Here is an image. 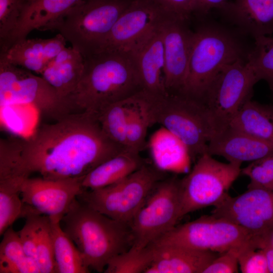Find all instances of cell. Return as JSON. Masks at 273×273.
Instances as JSON below:
<instances>
[{"instance_id":"6da1fadb","label":"cell","mask_w":273,"mask_h":273,"mask_svg":"<svg viewBox=\"0 0 273 273\" xmlns=\"http://www.w3.org/2000/svg\"><path fill=\"white\" fill-rule=\"evenodd\" d=\"M15 140L24 172L50 179L83 178L125 148L111 140L87 111L69 113Z\"/></svg>"},{"instance_id":"7a4b0ae2","label":"cell","mask_w":273,"mask_h":273,"mask_svg":"<svg viewBox=\"0 0 273 273\" xmlns=\"http://www.w3.org/2000/svg\"><path fill=\"white\" fill-rule=\"evenodd\" d=\"M81 78L68 100L74 112L98 113L114 103L142 89L133 60L118 53H100L84 57Z\"/></svg>"},{"instance_id":"3957f363","label":"cell","mask_w":273,"mask_h":273,"mask_svg":"<svg viewBox=\"0 0 273 273\" xmlns=\"http://www.w3.org/2000/svg\"><path fill=\"white\" fill-rule=\"evenodd\" d=\"M61 222L89 268L104 272L108 262L132 245L129 224L76 199Z\"/></svg>"},{"instance_id":"277c9868","label":"cell","mask_w":273,"mask_h":273,"mask_svg":"<svg viewBox=\"0 0 273 273\" xmlns=\"http://www.w3.org/2000/svg\"><path fill=\"white\" fill-rule=\"evenodd\" d=\"M137 97L150 125L159 124L178 138L192 160L207 152L215 131L202 102L184 94L156 95L143 89Z\"/></svg>"},{"instance_id":"5b68a950","label":"cell","mask_w":273,"mask_h":273,"mask_svg":"<svg viewBox=\"0 0 273 273\" xmlns=\"http://www.w3.org/2000/svg\"><path fill=\"white\" fill-rule=\"evenodd\" d=\"M246 49L234 31L215 24L205 25L193 32L186 85L183 93L203 101L215 77L226 65L247 60Z\"/></svg>"},{"instance_id":"8992f818","label":"cell","mask_w":273,"mask_h":273,"mask_svg":"<svg viewBox=\"0 0 273 273\" xmlns=\"http://www.w3.org/2000/svg\"><path fill=\"white\" fill-rule=\"evenodd\" d=\"M127 0H82L57 20L49 30L58 31L85 56L110 31L127 7Z\"/></svg>"},{"instance_id":"52a82bcc","label":"cell","mask_w":273,"mask_h":273,"mask_svg":"<svg viewBox=\"0 0 273 273\" xmlns=\"http://www.w3.org/2000/svg\"><path fill=\"white\" fill-rule=\"evenodd\" d=\"M160 177L156 169L145 163L117 183L96 190H84L77 199L102 214L129 224Z\"/></svg>"},{"instance_id":"ba28073f","label":"cell","mask_w":273,"mask_h":273,"mask_svg":"<svg viewBox=\"0 0 273 273\" xmlns=\"http://www.w3.org/2000/svg\"><path fill=\"white\" fill-rule=\"evenodd\" d=\"M151 244L180 246L218 253L249 246L259 249L258 242L244 229L212 214L175 226Z\"/></svg>"},{"instance_id":"9c48e42d","label":"cell","mask_w":273,"mask_h":273,"mask_svg":"<svg viewBox=\"0 0 273 273\" xmlns=\"http://www.w3.org/2000/svg\"><path fill=\"white\" fill-rule=\"evenodd\" d=\"M241 164L224 163L205 153L180 181V218L203 208L217 206L241 173Z\"/></svg>"},{"instance_id":"30bf717a","label":"cell","mask_w":273,"mask_h":273,"mask_svg":"<svg viewBox=\"0 0 273 273\" xmlns=\"http://www.w3.org/2000/svg\"><path fill=\"white\" fill-rule=\"evenodd\" d=\"M0 104L1 107L31 105L55 120L73 112L68 100L62 98L41 76L2 57Z\"/></svg>"},{"instance_id":"8fae6325","label":"cell","mask_w":273,"mask_h":273,"mask_svg":"<svg viewBox=\"0 0 273 273\" xmlns=\"http://www.w3.org/2000/svg\"><path fill=\"white\" fill-rule=\"evenodd\" d=\"M246 60L224 66L209 86L202 102L207 109L215 134L226 127L248 100L258 82Z\"/></svg>"},{"instance_id":"7c38bea8","label":"cell","mask_w":273,"mask_h":273,"mask_svg":"<svg viewBox=\"0 0 273 273\" xmlns=\"http://www.w3.org/2000/svg\"><path fill=\"white\" fill-rule=\"evenodd\" d=\"M180 181L171 178L157 183L129 223L131 247L145 248L176 226L181 218Z\"/></svg>"},{"instance_id":"4fadbf2b","label":"cell","mask_w":273,"mask_h":273,"mask_svg":"<svg viewBox=\"0 0 273 273\" xmlns=\"http://www.w3.org/2000/svg\"><path fill=\"white\" fill-rule=\"evenodd\" d=\"M168 16L153 0H132L87 55L110 52L130 55Z\"/></svg>"},{"instance_id":"5bb4252c","label":"cell","mask_w":273,"mask_h":273,"mask_svg":"<svg viewBox=\"0 0 273 273\" xmlns=\"http://www.w3.org/2000/svg\"><path fill=\"white\" fill-rule=\"evenodd\" d=\"M214 207L212 215L244 229L258 242L260 249L270 243L273 232V190L247 188L238 196L229 195Z\"/></svg>"},{"instance_id":"9a60e30c","label":"cell","mask_w":273,"mask_h":273,"mask_svg":"<svg viewBox=\"0 0 273 273\" xmlns=\"http://www.w3.org/2000/svg\"><path fill=\"white\" fill-rule=\"evenodd\" d=\"M83 178L50 179L29 177L22 185L21 197L23 203L36 213L61 221L85 190L82 186Z\"/></svg>"},{"instance_id":"2e32d148","label":"cell","mask_w":273,"mask_h":273,"mask_svg":"<svg viewBox=\"0 0 273 273\" xmlns=\"http://www.w3.org/2000/svg\"><path fill=\"white\" fill-rule=\"evenodd\" d=\"M185 22L168 16L161 24L164 85L169 94H183L187 83L193 32L186 27Z\"/></svg>"},{"instance_id":"e0dca14e","label":"cell","mask_w":273,"mask_h":273,"mask_svg":"<svg viewBox=\"0 0 273 273\" xmlns=\"http://www.w3.org/2000/svg\"><path fill=\"white\" fill-rule=\"evenodd\" d=\"M207 153L229 162H252L273 153V144L256 139L230 125L216 133L208 144Z\"/></svg>"},{"instance_id":"ac0fdd59","label":"cell","mask_w":273,"mask_h":273,"mask_svg":"<svg viewBox=\"0 0 273 273\" xmlns=\"http://www.w3.org/2000/svg\"><path fill=\"white\" fill-rule=\"evenodd\" d=\"M66 41L60 33L48 39L25 38L1 49L0 57L14 65L41 75L50 62L66 47Z\"/></svg>"},{"instance_id":"d6986e66","label":"cell","mask_w":273,"mask_h":273,"mask_svg":"<svg viewBox=\"0 0 273 273\" xmlns=\"http://www.w3.org/2000/svg\"><path fill=\"white\" fill-rule=\"evenodd\" d=\"M162 23L129 55L137 68L142 89L156 95L167 93L164 85L165 61Z\"/></svg>"},{"instance_id":"ffe728a7","label":"cell","mask_w":273,"mask_h":273,"mask_svg":"<svg viewBox=\"0 0 273 273\" xmlns=\"http://www.w3.org/2000/svg\"><path fill=\"white\" fill-rule=\"evenodd\" d=\"M219 10L241 33L254 39L273 34V0H234Z\"/></svg>"},{"instance_id":"44dd1931","label":"cell","mask_w":273,"mask_h":273,"mask_svg":"<svg viewBox=\"0 0 273 273\" xmlns=\"http://www.w3.org/2000/svg\"><path fill=\"white\" fill-rule=\"evenodd\" d=\"M150 245L154 257L145 273H202L219 254L180 246Z\"/></svg>"},{"instance_id":"7402d4cb","label":"cell","mask_w":273,"mask_h":273,"mask_svg":"<svg viewBox=\"0 0 273 273\" xmlns=\"http://www.w3.org/2000/svg\"><path fill=\"white\" fill-rule=\"evenodd\" d=\"M82 0H30L24 7L20 22L8 44L26 38L34 30H49L59 18Z\"/></svg>"},{"instance_id":"603a6c76","label":"cell","mask_w":273,"mask_h":273,"mask_svg":"<svg viewBox=\"0 0 273 273\" xmlns=\"http://www.w3.org/2000/svg\"><path fill=\"white\" fill-rule=\"evenodd\" d=\"M84 67L82 54L72 46L66 47L50 62L40 75L62 98L68 100L81 78Z\"/></svg>"},{"instance_id":"cb8c5ba5","label":"cell","mask_w":273,"mask_h":273,"mask_svg":"<svg viewBox=\"0 0 273 273\" xmlns=\"http://www.w3.org/2000/svg\"><path fill=\"white\" fill-rule=\"evenodd\" d=\"M149 147L152 159L160 170L184 173L189 169L192 159L187 147L165 128L161 126L153 133Z\"/></svg>"},{"instance_id":"d4e9b609","label":"cell","mask_w":273,"mask_h":273,"mask_svg":"<svg viewBox=\"0 0 273 273\" xmlns=\"http://www.w3.org/2000/svg\"><path fill=\"white\" fill-rule=\"evenodd\" d=\"M145 164L140 153L125 148L96 167L82 180L84 189L96 190L117 183Z\"/></svg>"},{"instance_id":"484cf974","label":"cell","mask_w":273,"mask_h":273,"mask_svg":"<svg viewBox=\"0 0 273 273\" xmlns=\"http://www.w3.org/2000/svg\"><path fill=\"white\" fill-rule=\"evenodd\" d=\"M229 125L273 144V105L250 99L242 106Z\"/></svg>"},{"instance_id":"4316f807","label":"cell","mask_w":273,"mask_h":273,"mask_svg":"<svg viewBox=\"0 0 273 273\" xmlns=\"http://www.w3.org/2000/svg\"><path fill=\"white\" fill-rule=\"evenodd\" d=\"M50 220L56 272H89L81 253L63 230L61 221L52 218Z\"/></svg>"},{"instance_id":"83f0119b","label":"cell","mask_w":273,"mask_h":273,"mask_svg":"<svg viewBox=\"0 0 273 273\" xmlns=\"http://www.w3.org/2000/svg\"><path fill=\"white\" fill-rule=\"evenodd\" d=\"M2 236L1 273H40L36 260L26 255L18 232L11 226Z\"/></svg>"},{"instance_id":"f1b7e54d","label":"cell","mask_w":273,"mask_h":273,"mask_svg":"<svg viewBox=\"0 0 273 273\" xmlns=\"http://www.w3.org/2000/svg\"><path fill=\"white\" fill-rule=\"evenodd\" d=\"M135 95L109 105L95 115L106 135L125 148L128 117L134 102Z\"/></svg>"},{"instance_id":"f546056e","label":"cell","mask_w":273,"mask_h":273,"mask_svg":"<svg viewBox=\"0 0 273 273\" xmlns=\"http://www.w3.org/2000/svg\"><path fill=\"white\" fill-rule=\"evenodd\" d=\"M154 257L151 245L138 249L131 247L128 250L115 256L108 263L105 273H145Z\"/></svg>"},{"instance_id":"4dcf8cb0","label":"cell","mask_w":273,"mask_h":273,"mask_svg":"<svg viewBox=\"0 0 273 273\" xmlns=\"http://www.w3.org/2000/svg\"><path fill=\"white\" fill-rule=\"evenodd\" d=\"M247 61L258 81H265L273 92V37L262 36L255 38Z\"/></svg>"},{"instance_id":"1f68e13d","label":"cell","mask_w":273,"mask_h":273,"mask_svg":"<svg viewBox=\"0 0 273 273\" xmlns=\"http://www.w3.org/2000/svg\"><path fill=\"white\" fill-rule=\"evenodd\" d=\"M135 95L134 102L129 111L126 131V148L140 153L146 145V134L150 126Z\"/></svg>"},{"instance_id":"d6a6232c","label":"cell","mask_w":273,"mask_h":273,"mask_svg":"<svg viewBox=\"0 0 273 273\" xmlns=\"http://www.w3.org/2000/svg\"><path fill=\"white\" fill-rule=\"evenodd\" d=\"M36 261L40 273L56 272L49 217L41 215L38 231Z\"/></svg>"},{"instance_id":"836d02e7","label":"cell","mask_w":273,"mask_h":273,"mask_svg":"<svg viewBox=\"0 0 273 273\" xmlns=\"http://www.w3.org/2000/svg\"><path fill=\"white\" fill-rule=\"evenodd\" d=\"M26 0H0L1 48L6 47L21 18Z\"/></svg>"},{"instance_id":"e575fe53","label":"cell","mask_w":273,"mask_h":273,"mask_svg":"<svg viewBox=\"0 0 273 273\" xmlns=\"http://www.w3.org/2000/svg\"><path fill=\"white\" fill-rule=\"evenodd\" d=\"M249 179L247 188H261L273 190V153L250 162L241 169Z\"/></svg>"},{"instance_id":"d590c367","label":"cell","mask_w":273,"mask_h":273,"mask_svg":"<svg viewBox=\"0 0 273 273\" xmlns=\"http://www.w3.org/2000/svg\"><path fill=\"white\" fill-rule=\"evenodd\" d=\"M41 215L35 212L29 213L25 218L24 226L18 232L26 255L36 260L37 235Z\"/></svg>"},{"instance_id":"8d00e7d4","label":"cell","mask_w":273,"mask_h":273,"mask_svg":"<svg viewBox=\"0 0 273 273\" xmlns=\"http://www.w3.org/2000/svg\"><path fill=\"white\" fill-rule=\"evenodd\" d=\"M239 268L243 273H269L266 256L261 249L248 247L238 257Z\"/></svg>"},{"instance_id":"74e56055","label":"cell","mask_w":273,"mask_h":273,"mask_svg":"<svg viewBox=\"0 0 273 273\" xmlns=\"http://www.w3.org/2000/svg\"><path fill=\"white\" fill-rule=\"evenodd\" d=\"M248 247H249L244 248H233L219 253L206 266L202 273L238 272L239 255L242 251Z\"/></svg>"},{"instance_id":"f35d334b","label":"cell","mask_w":273,"mask_h":273,"mask_svg":"<svg viewBox=\"0 0 273 273\" xmlns=\"http://www.w3.org/2000/svg\"><path fill=\"white\" fill-rule=\"evenodd\" d=\"M169 16L186 21L196 12V0H153Z\"/></svg>"},{"instance_id":"ab89813d","label":"cell","mask_w":273,"mask_h":273,"mask_svg":"<svg viewBox=\"0 0 273 273\" xmlns=\"http://www.w3.org/2000/svg\"><path fill=\"white\" fill-rule=\"evenodd\" d=\"M228 2V0H196V12L206 14L212 9L219 10Z\"/></svg>"},{"instance_id":"60d3db41","label":"cell","mask_w":273,"mask_h":273,"mask_svg":"<svg viewBox=\"0 0 273 273\" xmlns=\"http://www.w3.org/2000/svg\"><path fill=\"white\" fill-rule=\"evenodd\" d=\"M261 249L263 251L266 256L269 273H273V246L270 243Z\"/></svg>"},{"instance_id":"b9f144b4","label":"cell","mask_w":273,"mask_h":273,"mask_svg":"<svg viewBox=\"0 0 273 273\" xmlns=\"http://www.w3.org/2000/svg\"><path fill=\"white\" fill-rule=\"evenodd\" d=\"M270 243H271V244L273 246V232L271 236Z\"/></svg>"},{"instance_id":"7bdbcfd3","label":"cell","mask_w":273,"mask_h":273,"mask_svg":"<svg viewBox=\"0 0 273 273\" xmlns=\"http://www.w3.org/2000/svg\"><path fill=\"white\" fill-rule=\"evenodd\" d=\"M30 1V0H26V3H27V2H28L29 1Z\"/></svg>"}]
</instances>
